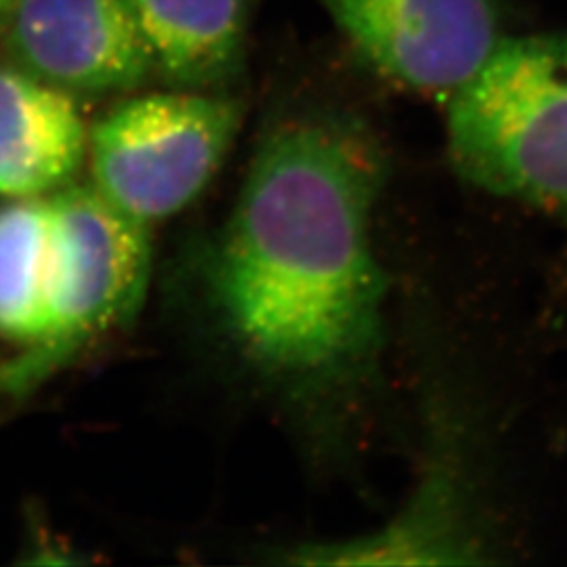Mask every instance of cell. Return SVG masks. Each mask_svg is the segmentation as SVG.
Masks as SVG:
<instances>
[{
  "instance_id": "obj_9",
  "label": "cell",
  "mask_w": 567,
  "mask_h": 567,
  "mask_svg": "<svg viewBox=\"0 0 567 567\" xmlns=\"http://www.w3.org/2000/svg\"><path fill=\"white\" fill-rule=\"evenodd\" d=\"M461 496L452 475L437 466L423 486L385 527L364 536L305 543L290 548L292 566H440L473 564V540L466 532Z\"/></svg>"
},
{
  "instance_id": "obj_3",
  "label": "cell",
  "mask_w": 567,
  "mask_h": 567,
  "mask_svg": "<svg viewBox=\"0 0 567 567\" xmlns=\"http://www.w3.org/2000/svg\"><path fill=\"white\" fill-rule=\"evenodd\" d=\"M49 206L55 244L49 328L2 370V385L16 393L131 324L152 278V227L124 215L91 183L61 187L49 196Z\"/></svg>"
},
{
  "instance_id": "obj_11",
  "label": "cell",
  "mask_w": 567,
  "mask_h": 567,
  "mask_svg": "<svg viewBox=\"0 0 567 567\" xmlns=\"http://www.w3.org/2000/svg\"><path fill=\"white\" fill-rule=\"evenodd\" d=\"M11 2H13V0H0V23L4 20V16H7L9 7H11Z\"/></svg>"
},
{
  "instance_id": "obj_2",
  "label": "cell",
  "mask_w": 567,
  "mask_h": 567,
  "mask_svg": "<svg viewBox=\"0 0 567 567\" xmlns=\"http://www.w3.org/2000/svg\"><path fill=\"white\" fill-rule=\"evenodd\" d=\"M447 105V154L496 196L567 208V37H505Z\"/></svg>"
},
{
  "instance_id": "obj_10",
  "label": "cell",
  "mask_w": 567,
  "mask_h": 567,
  "mask_svg": "<svg viewBox=\"0 0 567 567\" xmlns=\"http://www.w3.org/2000/svg\"><path fill=\"white\" fill-rule=\"evenodd\" d=\"M55 244L49 196L0 206V339L28 349L49 328Z\"/></svg>"
},
{
  "instance_id": "obj_5",
  "label": "cell",
  "mask_w": 567,
  "mask_h": 567,
  "mask_svg": "<svg viewBox=\"0 0 567 567\" xmlns=\"http://www.w3.org/2000/svg\"><path fill=\"white\" fill-rule=\"evenodd\" d=\"M355 55L379 79L447 102L494 55L496 0H322Z\"/></svg>"
},
{
  "instance_id": "obj_6",
  "label": "cell",
  "mask_w": 567,
  "mask_h": 567,
  "mask_svg": "<svg viewBox=\"0 0 567 567\" xmlns=\"http://www.w3.org/2000/svg\"><path fill=\"white\" fill-rule=\"evenodd\" d=\"M0 28L13 65L74 97L126 93L154 74L133 0H13Z\"/></svg>"
},
{
  "instance_id": "obj_4",
  "label": "cell",
  "mask_w": 567,
  "mask_h": 567,
  "mask_svg": "<svg viewBox=\"0 0 567 567\" xmlns=\"http://www.w3.org/2000/svg\"><path fill=\"white\" fill-rule=\"evenodd\" d=\"M240 124L243 105L217 91L124 100L89 131L91 185L140 224L166 221L215 179Z\"/></svg>"
},
{
  "instance_id": "obj_7",
  "label": "cell",
  "mask_w": 567,
  "mask_h": 567,
  "mask_svg": "<svg viewBox=\"0 0 567 567\" xmlns=\"http://www.w3.org/2000/svg\"><path fill=\"white\" fill-rule=\"evenodd\" d=\"M89 131L76 97L18 65H0V196L44 198L74 182Z\"/></svg>"
},
{
  "instance_id": "obj_1",
  "label": "cell",
  "mask_w": 567,
  "mask_h": 567,
  "mask_svg": "<svg viewBox=\"0 0 567 567\" xmlns=\"http://www.w3.org/2000/svg\"><path fill=\"white\" fill-rule=\"evenodd\" d=\"M385 182V150L362 118H284L208 250L204 282L227 341L297 395L353 389L379 362L389 280L372 229Z\"/></svg>"
},
{
  "instance_id": "obj_8",
  "label": "cell",
  "mask_w": 567,
  "mask_h": 567,
  "mask_svg": "<svg viewBox=\"0 0 567 567\" xmlns=\"http://www.w3.org/2000/svg\"><path fill=\"white\" fill-rule=\"evenodd\" d=\"M255 0H133L154 74L171 89L219 91L246 60Z\"/></svg>"
}]
</instances>
